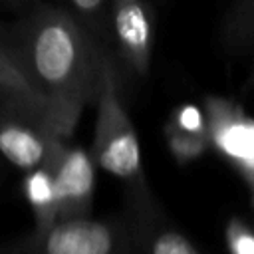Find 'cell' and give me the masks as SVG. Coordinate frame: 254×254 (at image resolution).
Returning <instances> with one entry per match:
<instances>
[{
	"mask_svg": "<svg viewBox=\"0 0 254 254\" xmlns=\"http://www.w3.org/2000/svg\"><path fill=\"white\" fill-rule=\"evenodd\" d=\"M14 58L46 101L58 135L71 137L87 103H95L99 48L67 8L40 2L6 24Z\"/></svg>",
	"mask_w": 254,
	"mask_h": 254,
	"instance_id": "1",
	"label": "cell"
},
{
	"mask_svg": "<svg viewBox=\"0 0 254 254\" xmlns=\"http://www.w3.org/2000/svg\"><path fill=\"white\" fill-rule=\"evenodd\" d=\"M91 155L99 169L125 185V190L149 189L135 125L123 97V77L113 54L101 56L95 95V125Z\"/></svg>",
	"mask_w": 254,
	"mask_h": 254,
	"instance_id": "2",
	"label": "cell"
},
{
	"mask_svg": "<svg viewBox=\"0 0 254 254\" xmlns=\"http://www.w3.org/2000/svg\"><path fill=\"white\" fill-rule=\"evenodd\" d=\"M0 254H139L125 212L105 218H60L0 246Z\"/></svg>",
	"mask_w": 254,
	"mask_h": 254,
	"instance_id": "3",
	"label": "cell"
},
{
	"mask_svg": "<svg viewBox=\"0 0 254 254\" xmlns=\"http://www.w3.org/2000/svg\"><path fill=\"white\" fill-rule=\"evenodd\" d=\"M210 149L240 177L254 212V115L224 95L202 99Z\"/></svg>",
	"mask_w": 254,
	"mask_h": 254,
	"instance_id": "4",
	"label": "cell"
},
{
	"mask_svg": "<svg viewBox=\"0 0 254 254\" xmlns=\"http://www.w3.org/2000/svg\"><path fill=\"white\" fill-rule=\"evenodd\" d=\"M111 2V54L121 77L145 79L155 48V10L149 0H109Z\"/></svg>",
	"mask_w": 254,
	"mask_h": 254,
	"instance_id": "5",
	"label": "cell"
},
{
	"mask_svg": "<svg viewBox=\"0 0 254 254\" xmlns=\"http://www.w3.org/2000/svg\"><path fill=\"white\" fill-rule=\"evenodd\" d=\"M46 163L60 196V218L87 216L95 194V159L91 151L58 133H50Z\"/></svg>",
	"mask_w": 254,
	"mask_h": 254,
	"instance_id": "6",
	"label": "cell"
},
{
	"mask_svg": "<svg viewBox=\"0 0 254 254\" xmlns=\"http://www.w3.org/2000/svg\"><path fill=\"white\" fill-rule=\"evenodd\" d=\"M125 216L139 254H202L198 246L165 214L151 187L125 190Z\"/></svg>",
	"mask_w": 254,
	"mask_h": 254,
	"instance_id": "7",
	"label": "cell"
},
{
	"mask_svg": "<svg viewBox=\"0 0 254 254\" xmlns=\"http://www.w3.org/2000/svg\"><path fill=\"white\" fill-rule=\"evenodd\" d=\"M50 133L40 121L0 101V155L20 171H30L46 161Z\"/></svg>",
	"mask_w": 254,
	"mask_h": 254,
	"instance_id": "8",
	"label": "cell"
},
{
	"mask_svg": "<svg viewBox=\"0 0 254 254\" xmlns=\"http://www.w3.org/2000/svg\"><path fill=\"white\" fill-rule=\"evenodd\" d=\"M0 101L24 111L26 115L40 121L48 131L56 133L50 107L34 91V87L30 85L14 58L6 24H0Z\"/></svg>",
	"mask_w": 254,
	"mask_h": 254,
	"instance_id": "9",
	"label": "cell"
},
{
	"mask_svg": "<svg viewBox=\"0 0 254 254\" xmlns=\"http://www.w3.org/2000/svg\"><path fill=\"white\" fill-rule=\"evenodd\" d=\"M22 194L34 216L36 230L50 228L60 220V196H58L54 175L46 161L26 171L22 179Z\"/></svg>",
	"mask_w": 254,
	"mask_h": 254,
	"instance_id": "10",
	"label": "cell"
},
{
	"mask_svg": "<svg viewBox=\"0 0 254 254\" xmlns=\"http://www.w3.org/2000/svg\"><path fill=\"white\" fill-rule=\"evenodd\" d=\"M220 40L230 56L254 58V0H232L222 22Z\"/></svg>",
	"mask_w": 254,
	"mask_h": 254,
	"instance_id": "11",
	"label": "cell"
},
{
	"mask_svg": "<svg viewBox=\"0 0 254 254\" xmlns=\"http://www.w3.org/2000/svg\"><path fill=\"white\" fill-rule=\"evenodd\" d=\"M69 14L103 54H111V2L107 0H67Z\"/></svg>",
	"mask_w": 254,
	"mask_h": 254,
	"instance_id": "12",
	"label": "cell"
},
{
	"mask_svg": "<svg viewBox=\"0 0 254 254\" xmlns=\"http://www.w3.org/2000/svg\"><path fill=\"white\" fill-rule=\"evenodd\" d=\"M165 141H167L169 153L173 155V159L179 165H189V163L200 159L210 149L208 135L187 133L169 123H165Z\"/></svg>",
	"mask_w": 254,
	"mask_h": 254,
	"instance_id": "13",
	"label": "cell"
},
{
	"mask_svg": "<svg viewBox=\"0 0 254 254\" xmlns=\"http://www.w3.org/2000/svg\"><path fill=\"white\" fill-rule=\"evenodd\" d=\"M224 246L228 254H254V226L240 216H230L224 224Z\"/></svg>",
	"mask_w": 254,
	"mask_h": 254,
	"instance_id": "14",
	"label": "cell"
},
{
	"mask_svg": "<svg viewBox=\"0 0 254 254\" xmlns=\"http://www.w3.org/2000/svg\"><path fill=\"white\" fill-rule=\"evenodd\" d=\"M167 123L177 127V129H181V131H187V133L208 135L206 133V113H204V107H200L196 103H181V105H177L171 111Z\"/></svg>",
	"mask_w": 254,
	"mask_h": 254,
	"instance_id": "15",
	"label": "cell"
},
{
	"mask_svg": "<svg viewBox=\"0 0 254 254\" xmlns=\"http://www.w3.org/2000/svg\"><path fill=\"white\" fill-rule=\"evenodd\" d=\"M42 0H0V8L2 10H10L16 12L18 16L26 14L28 10H32L34 6H38Z\"/></svg>",
	"mask_w": 254,
	"mask_h": 254,
	"instance_id": "16",
	"label": "cell"
}]
</instances>
